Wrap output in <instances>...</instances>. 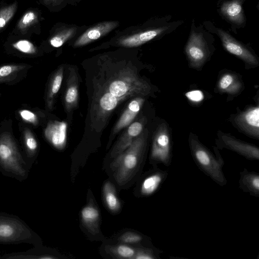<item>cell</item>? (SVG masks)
<instances>
[{
  "mask_svg": "<svg viewBox=\"0 0 259 259\" xmlns=\"http://www.w3.org/2000/svg\"><path fill=\"white\" fill-rule=\"evenodd\" d=\"M239 187L243 192L259 198V174L244 168L240 172Z\"/></svg>",
  "mask_w": 259,
  "mask_h": 259,
  "instance_id": "ac0fdd59",
  "label": "cell"
},
{
  "mask_svg": "<svg viewBox=\"0 0 259 259\" xmlns=\"http://www.w3.org/2000/svg\"><path fill=\"white\" fill-rule=\"evenodd\" d=\"M42 1L47 5H57L61 4L63 0H42Z\"/></svg>",
  "mask_w": 259,
  "mask_h": 259,
  "instance_id": "8d00e7d4",
  "label": "cell"
},
{
  "mask_svg": "<svg viewBox=\"0 0 259 259\" xmlns=\"http://www.w3.org/2000/svg\"><path fill=\"white\" fill-rule=\"evenodd\" d=\"M117 21H106L100 23L87 29L74 44L75 47H81L105 35L118 26Z\"/></svg>",
  "mask_w": 259,
  "mask_h": 259,
  "instance_id": "7c38bea8",
  "label": "cell"
},
{
  "mask_svg": "<svg viewBox=\"0 0 259 259\" xmlns=\"http://www.w3.org/2000/svg\"><path fill=\"white\" fill-rule=\"evenodd\" d=\"M121 100L112 95L108 91H106L101 95L98 101L97 107L98 115L103 118L107 117L116 107L118 103Z\"/></svg>",
  "mask_w": 259,
  "mask_h": 259,
  "instance_id": "44dd1931",
  "label": "cell"
},
{
  "mask_svg": "<svg viewBox=\"0 0 259 259\" xmlns=\"http://www.w3.org/2000/svg\"><path fill=\"white\" fill-rule=\"evenodd\" d=\"M148 138L145 130L113 161L111 167L115 171V179L119 185L128 182L135 175L143 162Z\"/></svg>",
  "mask_w": 259,
  "mask_h": 259,
  "instance_id": "6da1fadb",
  "label": "cell"
},
{
  "mask_svg": "<svg viewBox=\"0 0 259 259\" xmlns=\"http://www.w3.org/2000/svg\"><path fill=\"white\" fill-rule=\"evenodd\" d=\"M67 128L64 121H51L45 130V137L54 147L62 150L66 144Z\"/></svg>",
  "mask_w": 259,
  "mask_h": 259,
  "instance_id": "4fadbf2b",
  "label": "cell"
},
{
  "mask_svg": "<svg viewBox=\"0 0 259 259\" xmlns=\"http://www.w3.org/2000/svg\"><path fill=\"white\" fill-rule=\"evenodd\" d=\"M12 46L15 49L25 54H34L37 52V49L34 45L25 39L19 40L13 43Z\"/></svg>",
  "mask_w": 259,
  "mask_h": 259,
  "instance_id": "f546056e",
  "label": "cell"
},
{
  "mask_svg": "<svg viewBox=\"0 0 259 259\" xmlns=\"http://www.w3.org/2000/svg\"><path fill=\"white\" fill-rule=\"evenodd\" d=\"M189 139L192 156L197 166L206 176L220 186H225L227 180L223 172L225 162L217 149L216 156L194 137Z\"/></svg>",
  "mask_w": 259,
  "mask_h": 259,
  "instance_id": "277c9868",
  "label": "cell"
},
{
  "mask_svg": "<svg viewBox=\"0 0 259 259\" xmlns=\"http://www.w3.org/2000/svg\"><path fill=\"white\" fill-rule=\"evenodd\" d=\"M202 25L206 30L219 37L223 47L227 52L241 59L248 65L255 66L258 64L256 57L251 50L229 32L217 27L210 21L203 22Z\"/></svg>",
  "mask_w": 259,
  "mask_h": 259,
  "instance_id": "ba28073f",
  "label": "cell"
},
{
  "mask_svg": "<svg viewBox=\"0 0 259 259\" xmlns=\"http://www.w3.org/2000/svg\"><path fill=\"white\" fill-rule=\"evenodd\" d=\"M241 88V84L234 75L226 74L221 78L219 83L220 91L231 94L237 93Z\"/></svg>",
  "mask_w": 259,
  "mask_h": 259,
  "instance_id": "cb8c5ba5",
  "label": "cell"
},
{
  "mask_svg": "<svg viewBox=\"0 0 259 259\" xmlns=\"http://www.w3.org/2000/svg\"><path fill=\"white\" fill-rule=\"evenodd\" d=\"M20 115L22 119L28 122L31 123L34 125H36L38 123L37 116L32 112L28 110H21L19 111Z\"/></svg>",
  "mask_w": 259,
  "mask_h": 259,
  "instance_id": "836d02e7",
  "label": "cell"
},
{
  "mask_svg": "<svg viewBox=\"0 0 259 259\" xmlns=\"http://www.w3.org/2000/svg\"><path fill=\"white\" fill-rule=\"evenodd\" d=\"M183 23V20H171V16H164L158 19L153 26L138 33L123 38L120 40L119 44L125 47H137L172 32Z\"/></svg>",
  "mask_w": 259,
  "mask_h": 259,
  "instance_id": "8992f818",
  "label": "cell"
},
{
  "mask_svg": "<svg viewBox=\"0 0 259 259\" xmlns=\"http://www.w3.org/2000/svg\"><path fill=\"white\" fill-rule=\"evenodd\" d=\"M5 80H6V79H5V78L4 79H0V82H3V81H5Z\"/></svg>",
  "mask_w": 259,
  "mask_h": 259,
  "instance_id": "74e56055",
  "label": "cell"
},
{
  "mask_svg": "<svg viewBox=\"0 0 259 259\" xmlns=\"http://www.w3.org/2000/svg\"><path fill=\"white\" fill-rule=\"evenodd\" d=\"M40 245L24 251L14 252L0 255V259H53L56 257L46 252Z\"/></svg>",
  "mask_w": 259,
  "mask_h": 259,
  "instance_id": "ffe728a7",
  "label": "cell"
},
{
  "mask_svg": "<svg viewBox=\"0 0 259 259\" xmlns=\"http://www.w3.org/2000/svg\"><path fill=\"white\" fill-rule=\"evenodd\" d=\"M144 120H140L131 124L122 134L113 147L111 156L115 158L123 152L133 142L134 140L143 131Z\"/></svg>",
  "mask_w": 259,
  "mask_h": 259,
  "instance_id": "9a60e30c",
  "label": "cell"
},
{
  "mask_svg": "<svg viewBox=\"0 0 259 259\" xmlns=\"http://www.w3.org/2000/svg\"><path fill=\"white\" fill-rule=\"evenodd\" d=\"M218 147L234 151L248 160L259 159V149L257 147L241 141L228 135L223 134L220 138Z\"/></svg>",
  "mask_w": 259,
  "mask_h": 259,
  "instance_id": "8fae6325",
  "label": "cell"
},
{
  "mask_svg": "<svg viewBox=\"0 0 259 259\" xmlns=\"http://www.w3.org/2000/svg\"><path fill=\"white\" fill-rule=\"evenodd\" d=\"M63 77V67H61L53 75L49 84L47 97L48 107L51 109L54 101V99L57 94Z\"/></svg>",
  "mask_w": 259,
  "mask_h": 259,
  "instance_id": "603a6c76",
  "label": "cell"
},
{
  "mask_svg": "<svg viewBox=\"0 0 259 259\" xmlns=\"http://www.w3.org/2000/svg\"><path fill=\"white\" fill-rule=\"evenodd\" d=\"M30 168L12 137L5 133L0 135V172L20 182L27 179Z\"/></svg>",
  "mask_w": 259,
  "mask_h": 259,
  "instance_id": "7a4b0ae2",
  "label": "cell"
},
{
  "mask_svg": "<svg viewBox=\"0 0 259 259\" xmlns=\"http://www.w3.org/2000/svg\"><path fill=\"white\" fill-rule=\"evenodd\" d=\"M75 27L67 28L62 30L54 35L50 40L51 45L55 48L62 46L72 37L76 32Z\"/></svg>",
  "mask_w": 259,
  "mask_h": 259,
  "instance_id": "484cf974",
  "label": "cell"
},
{
  "mask_svg": "<svg viewBox=\"0 0 259 259\" xmlns=\"http://www.w3.org/2000/svg\"><path fill=\"white\" fill-rule=\"evenodd\" d=\"M25 67L23 65H7L0 67V79L18 72Z\"/></svg>",
  "mask_w": 259,
  "mask_h": 259,
  "instance_id": "1f68e13d",
  "label": "cell"
},
{
  "mask_svg": "<svg viewBox=\"0 0 259 259\" xmlns=\"http://www.w3.org/2000/svg\"><path fill=\"white\" fill-rule=\"evenodd\" d=\"M103 195L108 208L113 211L120 208V202L117 197L114 185L109 181L106 182L103 187Z\"/></svg>",
  "mask_w": 259,
  "mask_h": 259,
  "instance_id": "d4e9b609",
  "label": "cell"
},
{
  "mask_svg": "<svg viewBox=\"0 0 259 259\" xmlns=\"http://www.w3.org/2000/svg\"><path fill=\"white\" fill-rule=\"evenodd\" d=\"M146 177L141 185L140 192L143 196H150L156 192L165 181L168 176L166 170L156 168Z\"/></svg>",
  "mask_w": 259,
  "mask_h": 259,
  "instance_id": "2e32d148",
  "label": "cell"
},
{
  "mask_svg": "<svg viewBox=\"0 0 259 259\" xmlns=\"http://www.w3.org/2000/svg\"><path fill=\"white\" fill-rule=\"evenodd\" d=\"M38 22V15L33 11L26 12L19 21L17 27L22 31H25L28 28Z\"/></svg>",
  "mask_w": 259,
  "mask_h": 259,
  "instance_id": "f1b7e54d",
  "label": "cell"
},
{
  "mask_svg": "<svg viewBox=\"0 0 259 259\" xmlns=\"http://www.w3.org/2000/svg\"><path fill=\"white\" fill-rule=\"evenodd\" d=\"M41 244L39 236L21 218L0 211V244Z\"/></svg>",
  "mask_w": 259,
  "mask_h": 259,
  "instance_id": "3957f363",
  "label": "cell"
},
{
  "mask_svg": "<svg viewBox=\"0 0 259 259\" xmlns=\"http://www.w3.org/2000/svg\"><path fill=\"white\" fill-rule=\"evenodd\" d=\"M18 4L15 2L11 5L0 9V30L3 28L14 16L17 9Z\"/></svg>",
  "mask_w": 259,
  "mask_h": 259,
  "instance_id": "83f0119b",
  "label": "cell"
},
{
  "mask_svg": "<svg viewBox=\"0 0 259 259\" xmlns=\"http://www.w3.org/2000/svg\"><path fill=\"white\" fill-rule=\"evenodd\" d=\"M142 237L137 233L128 232L124 233L120 237V240L124 243H137L142 241Z\"/></svg>",
  "mask_w": 259,
  "mask_h": 259,
  "instance_id": "d6a6232c",
  "label": "cell"
},
{
  "mask_svg": "<svg viewBox=\"0 0 259 259\" xmlns=\"http://www.w3.org/2000/svg\"><path fill=\"white\" fill-rule=\"evenodd\" d=\"M78 99V78L73 68L70 69L65 94V105L68 111L76 107Z\"/></svg>",
  "mask_w": 259,
  "mask_h": 259,
  "instance_id": "d6986e66",
  "label": "cell"
},
{
  "mask_svg": "<svg viewBox=\"0 0 259 259\" xmlns=\"http://www.w3.org/2000/svg\"><path fill=\"white\" fill-rule=\"evenodd\" d=\"M107 91L123 100L137 95L146 96L150 93V88L132 71L123 70L109 82Z\"/></svg>",
  "mask_w": 259,
  "mask_h": 259,
  "instance_id": "52a82bcc",
  "label": "cell"
},
{
  "mask_svg": "<svg viewBox=\"0 0 259 259\" xmlns=\"http://www.w3.org/2000/svg\"><path fill=\"white\" fill-rule=\"evenodd\" d=\"M238 126L248 134L258 139L259 108L258 106L248 109L241 113L235 118Z\"/></svg>",
  "mask_w": 259,
  "mask_h": 259,
  "instance_id": "5bb4252c",
  "label": "cell"
},
{
  "mask_svg": "<svg viewBox=\"0 0 259 259\" xmlns=\"http://www.w3.org/2000/svg\"><path fill=\"white\" fill-rule=\"evenodd\" d=\"M186 96L189 100L194 102H199L203 99V95L201 91L194 90L187 92Z\"/></svg>",
  "mask_w": 259,
  "mask_h": 259,
  "instance_id": "d590c367",
  "label": "cell"
},
{
  "mask_svg": "<svg viewBox=\"0 0 259 259\" xmlns=\"http://www.w3.org/2000/svg\"><path fill=\"white\" fill-rule=\"evenodd\" d=\"M246 0H218L217 11L222 18L230 25L232 31L245 27L246 18L243 9Z\"/></svg>",
  "mask_w": 259,
  "mask_h": 259,
  "instance_id": "9c48e42d",
  "label": "cell"
},
{
  "mask_svg": "<svg viewBox=\"0 0 259 259\" xmlns=\"http://www.w3.org/2000/svg\"><path fill=\"white\" fill-rule=\"evenodd\" d=\"M171 146L169 135L165 124H161L153 139L150 159L155 165L161 163L169 166L171 162Z\"/></svg>",
  "mask_w": 259,
  "mask_h": 259,
  "instance_id": "30bf717a",
  "label": "cell"
},
{
  "mask_svg": "<svg viewBox=\"0 0 259 259\" xmlns=\"http://www.w3.org/2000/svg\"><path fill=\"white\" fill-rule=\"evenodd\" d=\"M144 102V99L140 97L130 101L114 127L113 135L130 124L140 110Z\"/></svg>",
  "mask_w": 259,
  "mask_h": 259,
  "instance_id": "e0dca14e",
  "label": "cell"
},
{
  "mask_svg": "<svg viewBox=\"0 0 259 259\" xmlns=\"http://www.w3.org/2000/svg\"><path fill=\"white\" fill-rule=\"evenodd\" d=\"M112 251L119 257L125 258H134L136 252L133 248L123 245L116 246Z\"/></svg>",
  "mask_w": 259,
  "mask_h": 259,
  "instance_id": "4dcf8cb0",
  "label": "cell"
},
{
  "mask_svg": "<svg viewBox=\"0 0 259 259\" xmlns=\"http://www.w3.org/2000/svg\"><path fill=\"white\" fill-rule=\"evenodd\" d=\"M81 215L83 223L91 226L95 225L98 221L99 212L95 206L90 205L82 208Z\"/></svg>",
  "mask_w": 259,
  "mask_h": 259,
  "instance_id": "4316f807",
  "label": "cell"
},
{
  "mask_svg": "<svg viewBox=\"0 0 259 259\" xmlns=\"http://www.w3.org/2000/svg\"><path fill=\"white\" fill-rule=\"evenodd\" d=\"M24 145L26 155L25 159L31 168L38 152V143L34 135L29 129H26L24 132Z\"/></svg>",
  "mask_w": 259,
  "mask_h": 259,
  "instance_id": "7402d4cb",
  "label": "cell"
},
{
  "mask_svg": "<svg viewBox=\"0 0 259 259\" xmlns=\"http://www.w3.org/2000/svg\"><path fill=\"white\" fill-rule=\"evenodd\" d=\"M213 35L202 24L196 26L192 19L189 35L185 51L191 66L201 67L206 61L214 49Z\"/></svg>",
  "mask_w": 259,
  "mask_h": 259,
  "instance_id": "5b68a950",
  "label": "cell"
},
{
  "mask_svg": "<svg viewBox=\"0 0 259 259\" xmlns=\"http://www.w3.org/2000/svg\"><path fill=\"white\" fill-rule=\"evenodd\" d=\"M158 255L155 254L152 249H140L136 252L134 258L136 259H155L158 258Z\"/></svg>",
  "mask_w": 259,
  "mask_h": 259,
  "instance_id": "e575fe53",
  "label": "cell"
}]
</instances>
